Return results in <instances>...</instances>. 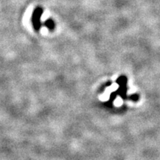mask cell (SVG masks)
Instances as JSON below:
<instances>
[{"label":"cell","instance_id":"6da1fadb","mask_svg":"<svg viewBox=\"0 0 160 160\" xmlns=\"http://www.w3.org/2000/svg\"><path fill=\"white\" fill-rule=\"evenodd\" d=\"M43 13V9L41 7L36 8L33 11V15H32V23L34 28L35 31H39L40 28H41V17Z\"/></svg>","mask_w":160,"mask_h":160},{"label":"cell","instance_id":"7a4b0ae2","mask_svg":"<svg viewBox=\"0 0 160 160\" xmlns=\"http://www.w3.org/2000/svg\"><path fill=\"white\" fill-rule=\"evenodd\" d=\"M44 25H45V27H47L49 30H51V31H53V30L55 28V22L54 21L51 19L46 20Z\"/></svg>","mask_w":160,"mask_h":160}]
</instances>
